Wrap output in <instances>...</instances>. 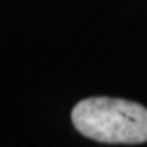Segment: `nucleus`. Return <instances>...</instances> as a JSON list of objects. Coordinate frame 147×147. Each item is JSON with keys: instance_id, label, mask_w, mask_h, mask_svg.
Wrapping results in <instances>:
<instances>
[{"instance_id": "nucleus-1", "label": "nucleus", "mask_w": 147, "mask_h": 147, "mask_svg": "<svg viewBox=\"0 0 147 147\" xmlns=\"http://www.w3.org/2000/svg\"><path fill=\"white\" fill-rule=\"evenodd\" d=\"M72 123L82 136L105 144L147 142V108L136 101L85 98L74 106Z\"/></svg>"}]
</instances>
